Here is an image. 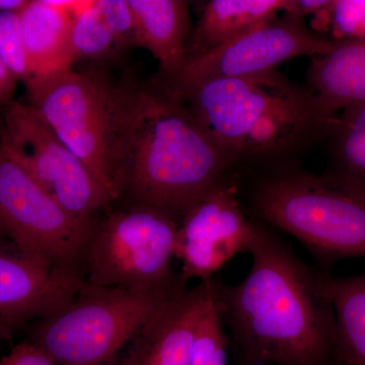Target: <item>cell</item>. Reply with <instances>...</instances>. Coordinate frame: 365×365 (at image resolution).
I'll return each mask as SVG.
<instances>
[{"instance_id": "obj_1", "label": "cell", "mask_w": 365, "mask_h": 365, "mask_svg": "<svg viewBox=\"0 0 365 365\" xmlns=\"http://www.w3.org/2000/svg\"><path fill=\"white\" fill-rule=\"evenodd\" d=\"M248 275L235 285L212 278L213 302L239 362L344 365L324 271L257 222Z\"/></svg>"}, {"instance_id": "obj_2", "label": "cell", "mask_w": 365, "mask_h": 365, "mask_svg": "<svg viewBox=\"0 0 365 365\" xmlns=\"http://www.w3.org/2000/svg\"><path fill=\"white\" fill-rule=\"evenodd\" d=\"M232 168L179 96L157 78L139 86L122 150L117 199L123 196L132 206L155 209L179 223Z\"/></svg>"}, {"instance_id": "obj_3", "label": "cell", "mask_w": 365, "mask_h": 365, "mask_svg": "<svg viewBox=\"0 0 365 365\" xmlns=\"http://www.w3.org/2000/svg\"><path fill=\"white\" fill-rule=\"evenodd\" d=\"M167 88L182 98L232 167L330 135L337 119L309 86L295 85L277 69Z\"/></svg>"}, {"instance_id": "obj_4", "label": "cell", "mask_w": 365, "mask_h": 365, "mask_svg": "<svg viewBox=\"0 0 365 365\" xmlns=\"http://www.w3.org/2000/svg\"><path fill=\"white\" fill-rule=\"evenodd\" d=\"M252 209L262 223L295 237L326 272L365 258V187L334 172L280 170L259 180Z\"/></svg>"}, {"instance_id": "obj_5", "label": "cell", "mask_w": 365, "mask_h": 365, "mask_svg": "<svg viewBox=\"0 0 365 365\" xmlns=\"http://www.w3.org/2000/svg\"><path fill=\"white\" fill-rule=\"evenodd\" d=\"M140 83L104 69L56 72L26 91L28 104L116 200L125 137Z\"/></svg>"}, {"instance_id": "obj_6", "label": "cell", "mask_w": 365, "mask_h": 365, "mask_svg": "<svg viewBox=\"0 0 365 365\" xmlns=\"http://www.w3.org/2000/svg\"><path fill=\"white\" fill-rule=\"evenodd\" d=\"M178 292H139L86 281L68 306L34 322L26 341L57 365H113L122 348Z\"/></svg>"}, {"instance_id": "obj_7", "label": "cell", "mask_w": 365, "mask_h": 365, "mask_svg": "<svg viewBox=\"0 0 365 365\" xmlns=\"http://www.w3.org/2000/svg\"><path fill=\"white\" fill-rule=\"evenodd\" d=\"M179 223L148 207L131 206L96 222L86 246L83 275L88 284L139 292L187 287L174 270Z\"/></svg>"}, {"instance_id": "obj_8", "label": "cell", "mask_w": 365, "mask_h": 365, "mask_svg": "<svg viewBox=\"0 0 365 365\" xmlns=\"http://www.w3.org/2000/svg\"><path fill=\"white\" fill-rule=\"evenodd\" d=\"M95 223L60 205L0 145V232L21 254L83 277L86 246Z\"/></svg>"}, {"instance_id": "obj_9", "label": "cell", "mask_w": 365, "mask_h": 365, "mask_svg": "<svg viewBox=\"0 0 365 365\" xmlns=\"http://www.w3.org/2000/svg\"><path fill=\"white\" fill-rule=\"evenodd\" d=\"M0 145L41 188L67 211L93 222L111 196L85 163L26 103H9L0 121Z\"/></svg>"}, {"instance_id": "obj_10", "label": "cell", "mask_w": 365, "mask_h": 365, "mask_svg": "<svg viewBox=\"0 0 365 365\" xmlns=\"http://www.w3.org/2000/svg\"><path fill=\"white\" fill-rule=\"evenodd\" d=\"M336 45L307 28L302 19L282 13L227 44L188 58L172 81H160L178 88L206 79L252 76L274 71L283 62L297 57L324 56Z\"/></svg>"}, {"instance_id": "obj_11", "label": "cell", "mask_w": 365, "mask_h": 365, "mask_svg": "<svg viewBox=\"0 0 365 365\" xmlns=\"http://www.w3.org/2000/svg\"><path fill=\"white\" fill-rule=\"evenodd\" d=\"M256 220L245 213L239 189L228 178L209 190L180 220L176 259L180 279H211L237 255L248 253L256 232Z\"/></svg>"}, {"instance_id": "obj_12", "label": "cell", "mask_w": 365, "mask_h": 365, "mask_svg": "<svg viewBox=\"0 0 365 365\" xmlns=\"http://www.w3.org/2000/svg\"><path fill=\"white\" fill-rule=\"evenodd\" d=\"M0 244V338L68 306L85 278L48 267Z\"/></svg>"}, {"instance_id": "obj_13", "label": "cell", "mask_w": 365, "mask_h": 365, "mask_svg": "<svg viewBox=\"0 0 365 365\" xmlns=\"http://www.w3.org/2000/svg\"><path fill=\"white\" fill-rule=\"evenodd\" d=\"M212 278L165 300L131 341L126 356L113 365H190L199 323L212 300Z\"/></svg>"}, {"instance_id": "obj_14", "label": "cell", "mask_w": 365, "mask_h": 365, "mask_svg": "<svg viewBox=\"0 0 365 365\" xmlns=\"http://www.w3.org/2000/svg\"><path fill=\"white\" fill-rule=\"evenodd\" d=\"M128 4L135 25V47L148 50L158 60V81H172L188 60V4L182 0H128Z\"/></svg>"}, {"instance_id": "obj_15", "label": "cell", "mask_w": 365, "mask_h": 365, "mask_svg": "<svg viewBox=\"0 0 365 365\" xmlns=\"http://www.w3.org/2000/svg\"><path fill=\"white\" fill-rule=\"evenodd\" d=\"M19 16L32 76L28 91L52 74L73 67L71 39L76 18L50 0H28Z\"/></svg>"}, {"instance_id": "obj_16", "label": "cell", "mask_w": 365, "mask_h": 365, "mask_svg": "<svg viewBox=\"0 0 365 365\" xmlns=\"http://www.w3.org/2000/svg\"><path fill=\"white\" fill-rule=\"evenodd\" d=\"M131 47H135V25L128 0H95L76 19L71 39L74 62H105Z\"/></svg>"}, {"instance_id": "obj_17", "label": "cell", "mask_w": 365, "mask_h": 365, "mask_svg": "<svg viewBox=\"0 0 365 365\" xmlns=\"http://www.w3.org/2000/svg\"><path fill=\"white\" fill-rule=\"evenodd\" d=\"M309 86L331 116L365 103V41L337 43L314 57L307 71Z\"/></svg>"}, {"instance_id": "obj_18", "label": "cell", "mask_w": 365, "mask_h": 365, "mask_svg": "<svg viewBox=\"0 0 365 365\" xmlns=\"http://www.w3.org/2000/svg\"><path fill=\"white\" fill-rule=\"evenodd\" d=\"M290 0H212L204 7L188 58L227 44L284 13Z\"/></svg>"}, {"instance_id": "obj_19", "label": "cell", "mask_w": 365, "mask_h": 365, "mask_svg": "<svg viewBox=\"0 0 365 365\" xmlns=\"http://www.w3.org/2000/svg\"><path fill=\"white\" fill-rule=\"evenodd\" d=\"M337 325L338 344L344 365H365V273L335 277L323 273Z\"/></svg>"}, {"instance_id": "obj_20", "label": "cell", "mask_w": 365, "mask_h": 365, "mask_svg": "<svg viewBox=\"0 0 365 365\" xmlns=\"http://www.w3.org/2000/svg\"><path fill=\"white\" fill-rule=\"evenodd\" d=\"M330 135L336 173L365 187V103L342 111Z\"/></svg>"}, {"instance_id": "obj_21", "label": "cell", "mask_w": 365, "mask_h": 365, "mask_svg": "<svg viewBox=\"0 0 365 365\" xmlns=\"http://www.w3.org/2000/svg\"><path fill=\"white\" fill-rule=\"evenodd\" d=\"M318 33L327 28L335 43L365 41V0H333L314 14Z\"/></svg>"}, {"instance_id": "obj_22", "label": "cell", "mask_w": 365, "mask_h": 365, "mask_svg": "<svg viewBox=\"0 0 365 365\" xmlns=\"http://www.w3.org/2000/svg\"><path fill=\"white\" fill-rule=\"evenodd\" d=\"M230 339L211 300L197 331L190 365H228Z\"/></svg>"}, {"instance_id": "obj_23", "label": "cell", "mask_w": 365, "mask_h": 365, "mask_svg": "<svg viewBox=\"0 0 365 365\" xmlns=\"http://www.w3.org/2000/svg\"><path fill=\"white\" fill-rule=\"evenodd\" d=\"M0 57L26 88L32 83L19 13H0Z\"/></svg>"}, {"instance_id": "obj_24", "label": "cell", "mask_w": 365, "mask_h": 365, "mask_svg": "<svg viewBox=\"0 0 365 365\" xmlns=\"http://www.w3.org/2000/svg\"><path fill=\"white\" fill-rule=\"evenodd\" d=\"M0 365H57L37 346L25 340L0 359Z\"/></svg>"}, {"instance_id": "obj_25", "label": "cell", "mask_w": 365, "mask_h": 365, "mask_svg": "<svg viewBox=\"0 0 365 365\" xmlns=\"http://www.w3.org/2000/svg\"><path fill=\"white\" fill-rule=\"evenodd\" d=\"M18 81L0 57V108L13 102Z\"/></svg>"}, {"instance_id": "obj_26", "label": "cell", "mask_w": 365, "mask_h": 365, "mask_svg": "<svg viewBox=\"0 0 365 365\" xmlns=\"http://www.w3.org/2000/svg\"><path fill=\"white\" fill-rule=\"evenodd\" d=\"M28 0H0V13H20Z\"/></svg>"}, {"instance_id": "obj_27", "label": "cell", "mask_w": 365, "mask_h": 365, "mask_svg": "<svg viewBox=\"0 0 365 365\" xmlns=\"http://www.w3.org/2000/svg\"><path fill=\"white\" fill-rule=\"evenodd\" d=\"M237 365H248V364H242V362H237Z\"/></svg>"}]
</instances>
